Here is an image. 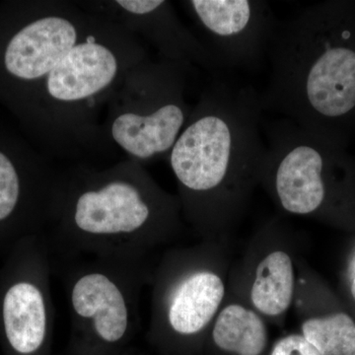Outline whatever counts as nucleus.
<instances>
[{"label": "nucleus", "mask_w": 355, "mask_h": 355, "mask_svg": "<svg viewBox=\"0 0 355 355\" xmlns=\"http://www.w3.org/2000/svg\"><path fill=\"white\" fill-rule=\"evenodd\" d=\"M292 309L299 331L322 355H355V321L343 311L321 312L296 286Z\"/></svg>", "instance_id": "dca6fc26"}, {"label": "nucleus", "mask_w": 355, "mask_h": 355, "mask_svg": "<svg viewBox=\"0 0 355 355\" xmlns=\"http://www.w3.org/2000/svg\"><path fill=\"white\" fill-rule=\"evenodd\" d=\"M92 15L73 0L0 3V105L11 111L83 39Z\"/></svg>", "instance_id": "1a4fd4ad"}, {"label": "nucleus", "mask_w": 355, "mask_h": 355, "mask_svg": "<svg viewBox=\"0 0 355 355\" xmlns=\"http://www.w3.org/2000/svg\"><path fill=\"white\" fill-rule=\"evenodd\" d=\"M49 245L33 251L26 277L14 280L1 299L2 330L15 355H51L55 307L50 291Z\"/></svg>", "instance_id": "4468645a"}, {"label": "nucleus", "mask_w": 355, "mask_h": 355, "mask_svg": "<svg viewBox=\"0 0 355 355\" xmlns=\"http://www.w3.org/2000/svg\"><path fill=\"white\" fill-rule=\"evenodd\" d=\"M90 14L83 39L10 111L51 160L109 155L102 135L107 106L128 72L148 57L135 35Z\"/></svg>", "instance_id": "20e7f679"}, {"label": "nucleus", "mask_w": 355, "mask_h": 355, "mask_svg": "<svg viewBox=\"0 0 355 355\" xmlns=\"http://www.w3.org/2000/svg\"><path fill=\"white\" fill-rule=\"evenodd\" d=\"M263 113L256 89L216 79L168 155L184 224L203 241H227L260 186Z\"/></svg>", "instance_id": "f257e3e1"}, {"label": "nucleus", "mask_w": 355, "mask_h": 355, "mask_svg": "<svg viewBox=\"0 0 355 355\" xmlns=\"http://www.w3.org/2000/svg\"><path fill=\"white\" fill-rule=\"evenodd\" d=\"M268 355H322L300 331L286 334L270 345Z\"/></svg>", "instance_id": "f3484780"}, {"label": "nucleus", "mask_w": 355, "mask_h": 355, "mask_svg": "<svg viewBox=\"0 0 355 355\" xmlns=\"http://www.w3.org/2000/svg\"><path fill=\"white\" fill-rule=\"evenodd\" d=\"M153 259L77 257L64 268L69 314L64 355H125L139 326L142 291Z\"/></svg>", "instance_id": "0eeeda50"}, {"label": "nucleus", "mask_w": 355, "mask_h": 355, "mask_svg": "<svg viewBox=\"0 0 355 355\" xmlns=\"http://www.w3.org/2000/svg\"><path fill=\"white\" fill-rule=\"evenodd\" d=\"M77 1V0H76ZM89 13L113 21L153 44L159 58L190 72L200 67L218 74L220 65L209 49L182 22L167 0H79Z\"/></svg>", "instance_id": "ddd939ff"}, {"label": "nucleus", "mask_w": 355, "mask_h": 355, "mask_svg": "<svg viewBox=\"0 0 355 355\" xmlns=\"http://www.w3.org/2000/svg\"><path fill=\"white\" fill-rule=\"evenodd\" d=\"M263 112L347 149L355 139V0H329L277 22Z\"/></svg>", "instance_id": "7ed1b4c3"}, {"label": "nucleus", "mask_w": 355, "mask_h": 355, "mask_svg": "<svg viewBox=\"0 0 355 355\" xmlns=\"http://www.w3.org/2000/svg\"><path fill=\"white\" fill-rule=\"evenodd\" d=\"M184 11L222 69H254L268 58L277 21L261 0H186Z\"/></svg>", "instance_id": "9d476101"}, {"label": "nucleus", "mask_w": 355, "mask_h": 355, "mask_svg": "<svg viewBox=\"0 0 355 355\" xmlns=\"http://www.w3.org/2000/svg\"><path fill=\"white\" fill-rule=\"evenodd\" d=\"M349 294L350 297L354 300L355 304V284L354 282H349Z\"/></svg>", "instance_id": "a211bd4d"}, {"label": "nucleus", "mask_w": 355, "mask_h": 355, "mask_svg": "<svg viewBox=\"0 0 355 355\" xmlns=\"http://www.w3.org/2000/svg\"><path fill=\"white\" fill-rule=\"evenodd\" d=\"M260 173L275 205L288 216L331 220L355 218V158L279 118L266 125Z\"/></svg>", "instance_id": "423d86ee"}, {"label": "nucleus", "mask_w": 355, "mask_h": 355, "mask_svg": "<svg viewBox=\"0 0 355 355\" xmlns=\"http://www.w3.org/2000/svg\"><path fill=\"white\" fill-rule=\"evenodd\" d=\"M352 277H350V282H354L355 284V259L354 261V263H352Z\"/></svg>", "instance_id": "6ab92c4d"}, {"label": "nucleus", "mask_w": 355, "mask_h": 355, "mask_svg": "<svg viewBox=\"0 0 355 355\" xmlns=\"http://www.w3.org/2000/svg\"><path fill=\"white\" fill-rule=\"evenodd\" d=\"M177 195L125 158L106 168H62L49 223L53 263L77 257L153 259L183 231Z\"/></svg>", "instance_id": "f03ea898"}, {"label": "nucleus", "mask_w": 355, "mask_h": 355, "mask_svg": "<svg viewBox=\"0 0 355 355\" xmlns=\"http://www.w3.org/2000/svg\"><path fill=\"white\" fill-rule=\"evenodd\" d=\"M231 266L224 241L170 248L151 275L148 345L160 355H202L228 295Z\"/></svg>", "instance_id": "39448f33"}, {"label": "nucleus", "mask_w": 355, "mask_h": 355, "mask_svg": "<svg viewBox=\"0 0 355 355\" xmlns=\"http://www.w3.org/2000/svg\"><path fill=\"white\" fill-rule=\"evenodd\" d=\"M188 74L180 65L149 57L128 72L102 123L110 155L119 150L144 166L167 159L193 111L186 100Z\"/></svg>", "instance_id": "6e6552de"}, {"label": "nucleus", "mask_w": 355, "mask_h": 355, "mask_svg": "<svg viewBox=\"0 0 355 355\" xmlns=\"http://www.w3.org/2000/svg\"><path fill=\"white\" fill-rule=\"evenodd\" d=\"M279 222L263 225L241 263L231 268L228 292L241 299L268 324L282 327L295 297L296 258L284 244Z\"/></svg>", "instance_id": "f8f14e48"}, {"label": "nucleus", "mask_w": 355, "mask_h": 355, "mask_svg": "<svg viewBox=\"0 0 355 355\" xmlns=\"http://www.w3.org/2000/svg\"><path fill=\"white\" fill-rule=\"evenodd\" d=\"M272 343L268 322L228 292L210 328L202 355H268Z\"/></svg>", "instance_id": "2eb2a0df"}, {"label": "nucleus", "mask_w": 355, "mask_h": 355, "mask_svg": "<svg viewBox=\"0 0 355 355\" xmlns=\"http://www.w3.org/2000/svg\"><path fill=\"white\" fill-rule=\"evenodd\" d=\"M62 168L23 133L0 121V227H48Z\"/></svg>", "instance_id": "9b49d317"}]
</instances>
